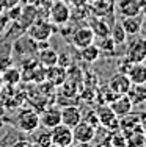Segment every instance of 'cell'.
I'll use <instances>...</instances> for the list:
<instances>
[{
	"label": "cell",
	"mask_w": 146,
	"mask_h": 147,
	"mask_svg": "<svg viewBox=\"0 0 146 147\" xmlns=\"http://www.w3.org/2000/svg\"><path fill=\"white\" fill-rule=\"evenodd\" d=\"M132 64H134V63H132L130 59L124 55L123 58H120V61H118V64H116L118 72H123V74H126V75H127V72H129V69L132 67Z\"/></svg>",
	"instance_id": "25"
},
{
	"label": "cell",
	"mask_w": 146,
	"mask_h": 147,
	"mask_svg": "<svg viewBox=\"0 0 146 147\" xmlns=\"http://www.w3.org/2000/svg\"><path fill=\"white\" fill-rule=\"evenodd\" d=\"M141 16H143L145 19H146V5L143 6V11H141Z\"/></svg>",
	"instance_id": "34"
},
{
	"label": "cell",
	"mask_w": 146,
	"mask_h": 147,
	"mask_svg": "<svg viewBox=\"0 0 146 147\" xmlns=\"http://www.w3.org/2000/svg\"><path fill=\"white\" fill-rule=\"evenodd\" d=\"M50 136L54 147H71L74 144L72 128L65 124H58L54 128H50Z\"/></svg>",
	"instance_id": "3"
},
{
	"label": "cell",
	"mask_w": 146,
	"mask_h": 147,
	"mask_svg": "<svg viewBox=\"0 0 146 147\" xmlns=\"http://www.w3.org/2000/svg\"><path fill=\"white\" fill-rule=\"evenodd\" d=\"M80 57H82L83 61H86V63H94V61H97V58L101 57V52H99V49H97V45L93 42V44L86 45V47L80 49Z\"/></svg>",
	"instance_id": "20"
},
{
	"label": "cell",
	"mask_w": 146,
	"mask_h": 147,
	"mask_svg": "<svg viewBox=\"0 0 146 147\" xmlns=\"http://www.w3.org/2000/svg\"><path fill=\"white\" fill-rule=\"evenodd\" d=\"M39 124L46 128H54L55 125L61 124V110L57 107H47L43 113L39 114Z\"/></svg>",
	"instance_id": "11"
},
{
	"label": "cell",
	"mask_w": 146,
	"mask_h": 147,
	"mask_svg": "<svg viewBox=\"0 0 146 147\" xmlns=\"http://www.w3.org/2000/svg\"><path fill=\"white\" fill-rule=\"evenodd\" d=\"M94 39L96 38H94V33H93L91 27H77L71 33V44L75 49H79V50L90 44H93Z\"/></svg>",
	"instance_id": "5"
},
{
	"label": "cell",
	"mask_w": 146,
	"mask_h": 147,
	"mask_svg": "<svg viewBox=\"0 0 146 147\" xmlns=\"http://www.w3.org/2000/svg\"><path fill=\"white\" fill-rule=\"evenodd\" d=\"M96 114L97 119H99V124L102 127L109 128V130H118L120 128V117L113 113L109 105H102L101 108H97Z\"/></svg>",
	"instance_id": "9"
},
{
	"label": "cell",
	"mask_w": 146,
	"mask_h": 147,
	"mask_svg": "<svg viewBox=\"0 0 146 147\" xmlns=\"http://www.w3.org/2000/svg\"><path fill=\"white\" fill-rule=\"evenodd\" d=\"M110 38L115 41V44H124L127 41V34L126 31H124L123 25H121V22H115L113 27L110 28Z\"/></svg>",
	"instance_id": "21"
},
{
	"label": "cell",
	"mask_w": 146,
	"mask_h": 147,
	"mask_svg": "<svg viewBox=\"0 0 146 147\" xmlns=\"http://www.w3.org/2000/svg\"><path fill=\"white\" fill-rule=\"evenodd\" d=\"M54 30H55L54 24H52L50 20H44V19L36 17V19L29 25L27 33H29L30 39H33L35 42H38V41H49L50 36L54 34Z\"/></svg>",
	"instance_id": "1"
},
{
	"label": "cell",
	"mask_w": 146,
	"mask_h": 147,
	"mask_svg": "<svg viewBox=\"0 0 146 147\" xmlns=\"http://www.w3.org/2000/svg\"><path fill=\"white\" fill-rule=\"evenodd\" d=\"M127 77L134 85H145L146 83V64L145 63H134L127 72Z\"/></svg>",
	"instance_id": "16"
},
{
	"label": "cell",
	"mask_w": 146,
	"mask_h": 147,
	"mask_svg": "<svg viewBox=\"0 0 146 147\" xmlns=\"http://www.w3.org/2000/svg\"><path fill=\"white\" fill-rule=\"evenodd\" d=\"M130 85L132 82L129 80V77L123 72H116L109 80V88L116 94H127V91L130 89Z\"/></svg>",
	"instance_id": "13"
},
{
	"label": "cell",
	"mask_w": 146,
	"mask_h": 147,
	"mask_svg": "<svg viewBox=\"0 0 146 147\" xmlns=\"http://www.w3.org/2000/svg\"><path fill=\"white\" fill-rule=\"evenodd\" d=\"M35 142H36V146H39V147H54V144H52L50 131L39 133V135L35 138Z\"/></svg>",
	"instance_id": "24"
},
{
	"label": "cell",
	"mask_w": 146,
	"mask_h": 147,
	"mask_svg": "<svg viewBox=\"0 0 146 147\" xmlns=\"http://www.w3.org/2000/svg\"><path fill=\"white\" fill-rule=\"evenodd\" d=\"M96 45L99 49V52L104 55H115V50H116V44H115V41L110 36L99 38V42Z\"/></svg>",
	"instance_id": "22"
},
{
	"label": "cell",
	"mask_w": 146,
	"mask_h": 147,
	"mask_svg": "<svg viewBox=\"0 0 146 147\" xmlns=\"http://www.w3.org/2000/svg\"><path fill=\"white\" fill-rule=\"evenodd\" d=\"M140 33L146 38V19L143 20V24H141V31H140Z\"/></svg>",
	"instance_id": "32"
},
{
	"label": "cell",
	"mask_w": 146,
	"mask_h": 147,
	"mask_svg": "<svg viewBox=\"0 0 146 147\" xmlns=\"http://www.w3.org/2000/svg\"><path fill=\"white\" fill-rule=\"evenodd\" d=\"M83 121H86L88 124H91L94 128H97V127L101 125V124H99V119H97V114L94 113V111H90V113L86 114L85 117H83Z\"/></svg>",
	"instance_id": "26"
},
{
	"label": "cell",
	"mask_w": 146,
	"mask_h": 147,
	"mask_svg": "<svg viewBox=\"0 0 146 147\" xmlns=\"http://www.w3.org/2000/svg\"><path fill=\"white\" fill-rule=\"evenodd\" d=\"M82 119H83L82 110L79 107H75V105H68V107H65L61 110V124L68 125L71 128H74Z\"/></svg>",
	"instance_id": "12"
},
{
	"label": "cell",
	"mask_w": 146,
	"mask_h": 147,
	"mask_svg": "<svg viewBox=\"0 0 146 147\" xmlns=\"http://www.w3.org/2000/svg\"><path fill=\"white\" fill-rule=\"evenodd\" d=\"M13 66V63H11V59H6V58H3L2 61H0V71H5V69H8V67H11Z\"/></svg>",
	"instance_id": "29"
},
{
	"label": "cell",
	"mask_w": 146,
	"mask_h": 147,
	"mask_svg": "<svg viewBox=\"0 0 146 147\" xmlns=\"http://www.w3.org/2000/svg\"><path fill=\"white\" fill-rule=\"evenodd\" d=\"M46 77L50 80L52 85H61L66 80V67H61L58 64L52 66V67H47Z\"/></svg>",
	"instance_id": "18"
},
{
	"label": "cell",
	"mask_w": 146,
	"mask_h": 147,
	"mask_svg": "<svg viewBox=\"0 0 146 147\" xmlns=\"http://www.w3.org/2000/svg\"><path fill=\"white\" fill-rule=\"evenodd\" d=\"M109 107L112 108V111L118 117H123V116H126V114L130 113L134 105H132L127 94H120V96H116V99H113L112 102L109 103Z\"/></svg>",
	"instance_id": "10"
},
{
	"label": "cell",
	"mask_w": 146,
	"mask_h": 147,
	"mask_svg": "<svg viewBox=\"0 0 146 147\" xmlns=\"http://www.w3.org/2000/svg\"><path fill=\"white\" fill-rule=\"evenodd\" d=\"M91 30L93 33H94V38H105V36H110V28L109 25H107V22L102 19V17H94V19L91 20Z\"/></svg>",
	"instance_id": "19"
},
{
	"label": "cell",
	"mask_w": 146,
	"mask_h": 147,
	"mask_svg": "<svg viewBox=\"0 0 146 147\" xmlns=\"http://www.w3.org/2000/svg\"><path fill=\"white\" fill-rule=\"evenodd\" d=\"M71 19V8L65 2H55L49 9V20L55 25H65Z\"/></svg>",
	"instance_id": "6"
},
{
	"label": "cell",
	"mask_w": 146,
	"mask_h": 147,
	"mask_svg": "<svg viewBox=\"0 0 146 147\" xmlns=\"http://www.w3.org/2000/svg\"><path fill=\"white\" fill-rule=\"evenodd\" d=\"M3 85H5V83H3V78H2V74H0V91H2V88H3Z\"/></svg>",
	"instance_id": "33"
},
{
	"label": "cell",
	"mask_w": 146,
	"mask_h": 147,
	"mask_svg": "<svg viewBox=\"0 0 146 147\" xmlns=\"http://www.w3.org/2000/svg\"><path fill=\"white\" fill-rule=\"evenodd\" d=\"M17 127L24 133H33L39 127V114L33 110H22L17 114Z\"/></svg>",
	"instance_id": "4"
},
{
	"label": "cell",
	"mask_w": 146,
	"mask_h": 147,
	"mask_svg": "<svg viewBox=\"0 0 146 147\" xmlns=\"http://www.w3.org/2000/svg\"><path fill=\"white\" fill-rule=\"evenodd\" d=\"M72 146H74V147H94L91 142H74Z\"/></svg>",
	"instance_id": "31"
},
{
	"label": "cell",
	"mask_w": 146,
	"mask_h": 147,
	"mask_svg": "<svg viewBox=\"0 0 146 147\" xmlns=\"http://www.w3.org/2000/svg\"><path fill=\"white\" fill-rule=\"evenodd\" d=\"M20 0H0V5L3 6V8H13V6H17V3H19Z\"/></svg>",
	"instance_id": "27"
},
{
	"label": "cell",
	"mask_w": 146,
	"mask_h": 147,
	"mask_svg": "<svg viewBox=\"0 0 146 147\" xmlns=\"http://www.w3.org/2000/svg\"><path fill=\"white\" fill-rule=\"evenodd\" d=\"M97 128H94L91 124L86 121H82L72 128V136H74V142H91L96 136Z\"/></svg>",
	"instance_id": "8"
},
{
	"label": "cell",
	"mask_w": 146,
	"mask_h": 147,
	"mask_svg": "<svg viewBox=\"0 0 146 147\" xmlns=\"http://www.w3.org/2000/svg\"><path fill=\"white\" fill-rule=\"evenodd\" d=\"M145 5H146V0H120L116 3V11L123 17L140 16Z\"/></svg>",
	"instance_id": "7"
},
{
	"label": "cell",
	"mask_w": 146,
	"mask_h": 147,
	"mask_svg": "<svg viewBox=\"0 0 146 147\" xmlns=\"http://www.w3.org/2000/svg\"><path fill=\"white\" fill-rule=\"evenodd\" d=\"M132 39L127 42L126 57L132 63H145L146 61V38L145 36H130Z\"/></svg>",
	"instance_id": "2"
},
{
	"label": "cell",
	"mask_w": 146,
	"mask_h": 147,
	"mask_svg": "<svg viewBox=\"0 0 146 147\" xmlns=\"http://www.w3.org/2000/svg\"><path fill=\"white\" fill-rule=\"evenodd\" d=\"M140 125H141V128H143V131L146 133V113L140 114Z\"/></svg>",
	"instance_id": "30"
},
{
	"label": "cell",
	"mask_w": 146,
	"mask_h": 147,
	"mask_svg": "<svg viewBox=\"0 0 146 147\" xmlns=\"http://www.w3.org/2000/svg\"><path fill=\"white\" fill-rule=\"evenodd\" d=\"M13 147H35V144L25 141V139H19V141L14 142V146H13Z\"/></svg>",
	"instance_id": "28"
},
{
	"label": "cell",
	"mask_w": 146,
	"mask_h": 147,
	"mask_svg": "<svg viewBox=\"0 0 146 147\" xmlns=\"http://www.w3.org/2000/svg\"><path fill=\"white\" fill-rule=\"evenodd\" d=\"M127 96H129L132 105H140L146 100V86L145 85H130V89L127 91Z\"/></svg>",
	"instance_id": "17"
},
{
	"label": "cell",
	"mask_w": 146,
	"mask_h": 147,
	"mask_svg": "<svg viewBox=\"0 0 146 147\" xmlns=\"http://www.w3.org/2000/svg\"><path fill=\"white\" fill-rule=\"evenodd\" d=\"M2 78H3V83H6V85H16V83L20 82V72L11 66V67L3 71Z\"/></svg>",
	"instance_id": "23"
},
{
	"label": "cell",
	"mask_w": 146,
	"mask_h": 147,
	"mask_svg": "<svg viewBox=\"0 0 146 147\" xmlns=\"http://www.w3.org/2000/svg\"><path fill=\"white\" fill-rule=\"evenodd\" d=\"M141 24H143V17L140 16H129V17H123L121 25H123L124 31L127 36H137L141 31Z\"/></svg>",
	"instance_id": "14"
},
{
	"label": "cell",
	"mask_w": 146,
	"mask_h": 147,
	"mask_svg": "<svg viewBox=\"0 0 146 147\" xmlns=\"http://www.w3.org/2000/svg\"><path fill=\"white\" fill-rule=\"evenodd\" d=\"M38 63L44 67H52L58 64V52L54 50L52 47H46L43 50H38Z\"/></svg>",
	"instance_id": "15"
}]
</instances>
